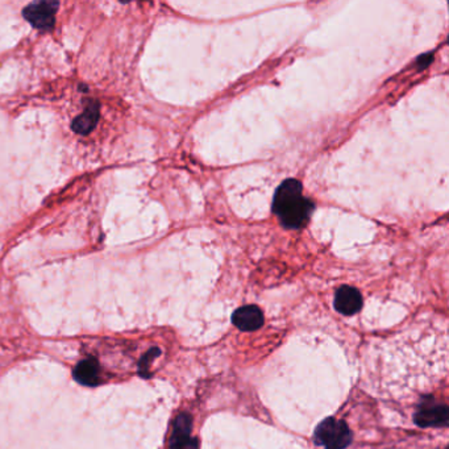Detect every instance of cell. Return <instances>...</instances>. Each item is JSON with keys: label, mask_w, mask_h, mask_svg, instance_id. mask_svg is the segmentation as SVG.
<instances>
[{"label": "cell", "mask_w": 449, "mask_h": 449, "mask_svg": "<svg viewBox=\"0 0 449 449\" xmlns=\"http://www.w3.org/2000/svg\"><path fill=\"white\" fill-rule=\"evenodd\" d=\"M314 441L325 449H345L353 441V432L344 420L329 416L315 428Z\"/></svg>", "instance_id": "7a4b0ae2"}, {"label": "cell", "mask_w": 449, "mask_h": 449, "mask_svg": "<svg viewBox=\"0 0 449 449\" xmlns=\"http://www.w3.org/2000/svg\"><path fill=\"white\" fill-rule=\"evenodd\" d=\"M99 364L92 357L82 359L74 371L76 380L86 386H95L99 381Z\"/></svg>", "instance_id": "9c48e42d"}, {"label": "cell", "mask_w": 449, "mask_h": 449, "mask_svg": "<svg viewBox=\"0 0 449 449\" xmlns=\"http://www.w3.org/2000/svg\"><path fill=\"white\" fill-rule=\"evenodd\" d=\"M57 1H36L24 8V17L37 29L50 31L56 23Z\"/></svg>", "instance_id": "277c9868"}, {"label": "cell", "mask_w": 449, "mask_h": 449, "mask_svg": "<svg viewBox=\"0 0 449 449\" xmlns=\"http://www.w3.org/2000/svg\"><path fill=\"white\" fill-rule=\"evenodd\" d=\"M265 318L262 310L255 306L248 304L237 308L232 315V323L243 332H253L264 326Z\"/></svg>", "instance_id": "8992f818"}, {"label": "cell", "mask_w": 449, "mask_h": 449, "mask_svg": "<svg viewBox=\"0 0 449 449\" xmlns=\"http://www.w3.org/2000/svg\"><path fill=\"white\" fill-rule=\"evenodd\" d=\"M414 423L422 428H446L449 425V407L432 397L425 398L416 408Z\"/></svg>", "instance_id": "3957f363"}, {"label": "cell", "mask_w": 449, "mask_h": 449, "mask_svg": "<svg viewBox=\"0 0 449 449\" xmlns=\"http://www.w3.org/2000/svg\"><path fill=\"white\" fill-rule=\"evenodd\" d=\"M362 304L361 292L352 286H341L335 294L334 307L338 314L345 316L357 314L362 308Z\"/></svg>", "instance_id": "52a82bcc"}, {"label": "cell", "mask_w": 449, "mask_h": 449, "mask_svg": "<svg viewBox=\"0 0 449 449\" xmlns=\"http://www.w3.org/2000/svg\"><path fill=\"white\" fill-rule=\"evenodd\" d=\"M192 418L189 414H180L174 420L170 436V449H198L199 441L191 436Z\"/></svg>", "instance_id": "5b68a950"}, {"label": "cell", "mask_w": 449, "mask_h": 449, "mask_svg": "<svg viewBox=\"0 0 449 449\" xmlns=\"http://www.w3.org/2000/svg\"><path fill=\"white\" fill-rule=\"evenodd\" d=\"M98 120H99V104L94 99H87L83 113L77 116L73 122V129L79 135H89L97 127Z\"/></svg>", "instance_id": "ba28073f"}, {"label": "cell", "mask_w": 449, "mask_h": 449, "mask_svg": "<svg viewBox=\"0 0 449 449\" xmlns=\"http://www.w3.org/2000/svg\"><path fill=\"white\" fill-rule=\"evenodd\" d=\"M314 203L304 198V186L299 180H283L274 194L273 211L281 224L289 229L302 228L310 219Z\"/></svg>", "instance_id": "6da1fadb"}]
</instances>
